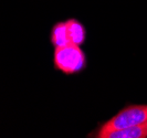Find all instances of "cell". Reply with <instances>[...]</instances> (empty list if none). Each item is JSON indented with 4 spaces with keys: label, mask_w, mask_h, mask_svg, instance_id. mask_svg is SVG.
<instances>
[{
    "label": "cell",
    "mask_w": 147,
    "mask_h": 138,
    "mask_svg": "<svg viewBox=\"0 0 147 138\" xmlns=\"http://www.w3.org/2000/svg\"><path fill=\"white\" fill-rule=\"evenodd\" d=\"M54 63L64 73L72 74L81 71L85 65V55L80 45L67 44L57 46L54 52Z\"/></svg>",
    "instance_id": "7a4b0ae2"
},
{
    "label": "cell",
    "mask_w": 147,
    "mask_h": 138,
    "mask_svg": "<svg viewBox=\"0 0 147 138\" xmlns=\"http://www.w3.org/2000/svg\"><path fill=\"white\" fill-rule=\"evenodd\" d=\"M147 122V105H135L123 109L111 118L98 131L97 137L104 138L109 133L127 129Z\"/></svg>",
    "instance_id": "6da1fadb"
},
{
    "label": "cell",
    "mask_w": 147,
    "mask_h": 138,
    "mask_svg": "<svg viewBox=\"0 0 147 138\" xmlns=\"http://www.w3.org/2000/svg\"><path fill=\"white\" fill-rule=\"evenodd\" d=\"M147 137V122L127 129L109 133L104 138H145Z\"/></svg>",
    "instance_id": "3957f363"
},
{
    "label": "cell",
    "mask_w": 147,
    "mask_h": 138,
    "mask_svg": "<svg viewBox=\"0 0 147 138\" xmlns=\"http://www.w3.org/2000/svg\"><path fill=\"white\" fill-rule=\"evenodd\" d=\"M66 28H67V34H69V40L71 44L80 45L83 43L85 39V31L80 22H78L76 20H67Z\"/></svg>",
    "instance_id": "277c9868"
},
{
    "label": "cell",
    "mask_w": 147,
    "mask_h": 138,
    "mask_svg": "<svg viewBox=\"0 0 147 138\" xmlns=\"http://www.w3.org/2000/svg\"><path fill=\"white\" fill-rule=\"evenodd\" d=\"M52 43L57 46H63L71 44L69 40V34H67V28H66V22H61L58 23L53 30H52Z\"/></svg>",
    "instance_id": "5b68a950"
}]
</instances>
